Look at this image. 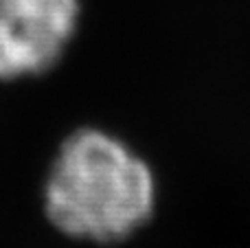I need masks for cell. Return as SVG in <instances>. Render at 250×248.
Segmentation results:
<instances>
[{"instance_id":"obj_2","label":"cell","mask_w":250,"mask_h":248,"mask_svg":"<svg viewBox=\"0 0 250 248\" xmlns=\"http://www.w3.org/2000/svg\"><path fill=\"white\" fill-rule=\"evenodd\" d=\"M82 0H0V82L40 77L66 55Z\"/></svg>"},{"instance_id":"obj_1","label":"cell","mask_w":250,"mask_h":248,"mask_svg":"<svg viewBox=\"0 0 250 248\" xmlns=\"http://www.w3.org/2000/svg\"><path fill=\"white\" fill-rule=\"evenodd\" d=\"M149 163L123 139L101 127H77L60 143L42 187V209L70 240L119 244L156 213Z\"/></svg>"}]
</instances>
